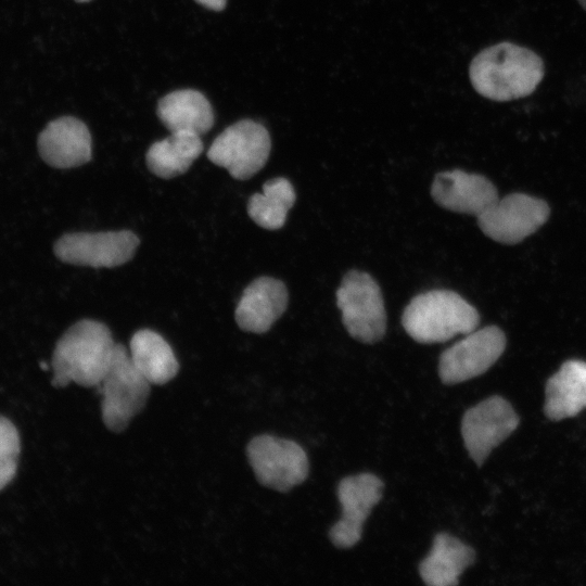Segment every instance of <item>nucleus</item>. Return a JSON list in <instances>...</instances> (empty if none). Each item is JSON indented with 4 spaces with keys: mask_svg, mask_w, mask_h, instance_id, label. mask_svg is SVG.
I'll return each mask as SVG.
<instances>
[{
    "mask_svg": "<svg viewBox=\"0 0 586 586\" xmlns=\"http://www.w3.org/2000/svg\"><path fill=\"white\" fill-rule=\"evenodd\" d=\"M472 87L484 98L510 101L531 94L544 77V63L533 51L500 42L477 53L469 67Z\"/></svg>",
    "mask_w": 586,
    "mask_h": 586,
    "instance_id": "obj_1",
    "label": "nucleus"
},
{
    "mask_svg": "<svg viewBox=\"0 0 586 586\" xmlns=\"http://www.w3.org/2000/svg\"><path fill=\"white\" fill-rule=\"evenodd\" d=\"M115 342L102 322L82 319L71 326L55 344L52 354V385L64 387L71 382L98 386L110 366Z\"/></svg>",
    "mask_w": 586,
    "mask_h": 586,
    "instance_id": "obj_2",
    "label": "nucleus"
},
{
    "mask_svg": "<svg viewBox=\"0 0 586 586\" xmlns=\"http://www.w3.org/2000/svg\"><path fill=\"white\" fill-rule=\"evenodd\" d=\"M480 315L474 306L450 290H431L416 295L405 307L402 324L418 343L449 341L474 331Z\"/></svg>",
    "mask_w": 586,
    "mask_h": 586,
    "instance_id": "obj_3",
    "label": "nucleus"
},
{
    "mask_svg": "<svg viewBox=\"0 0 586 586\" xmlns=\"http://www.w3.org/2000/svg\"><path fill=\"white\" fill-rule=\"evenodd\" d=\"M98 387L102 394V421L115 433L127 429L131 419L144 408L151 392V383L120 343L115 344L110 366Z\"/></svg>",
    "mask_w": 586,
    "mask_h": 586,
    "instance_id": "obj_4",
    "label": "nucleus"
},
{
    "mask_svg": "<svg viewBox=\"0 0 586 586\" xmlns=\"http://www.w3.org/2000/svg\"><path fill=\"white\" fill-rule=\"evenodd\" d=\"M336 305L348 334L362 343L381 341L386 331V311L381 289L367 272L349 270L336 290Z\"/></svg>",
    "mask_w": 586,
    "mask_h": 586,
    "instance_id": "obj_5",
    "label": "nucleus"
},
{
    "mask_svg": "<svg viewBox=\"0 0 586 586\" xmlns=\"http://www.w3.org/2000/svg\"><path fill=\"white\" fill-rule=\"evenodd\" d=\"M271 150L268 130L252 119H241L218 135L207 151L208 160L238 180H246L267 163Z\"/></svg>",
    "mask_w": 586,
    "mask_h": 586,
    "instance_id": "obj_6",
    "label": "nucleus"
},
{
    "mask_svg": "<svg viewBox=\"0 0 586 586\" xmlns=\"http://www.w3.org/2000/svg\"><path fill=\"white\" fill-rule=\"evenodd\" d=\"M246 454L259 484L278 492L302 484L309 472L305 450L290 440L262 434L251 440Z\"/></svg>",
    "mask_w": 586,
    "mask_h": 586,
    "instance_id": "obj_7",
    "label": "nucleus"
},
{
    "mask_svg": "<svg viewBox=\"0 0 586 586\" xmlns=\"http://www.w3.org/2000/svg\"><path fill=\"white\" fill-rule=\"evenodd\" d=\"M140 243L129 230L71 232L60 237L53 252L63 263L92 268H113L129 262Z\"/></svg>",
    "mask_w": 586,
    "mask_h": 586,
    "instance_id": "obj_8",
    "label": "nucleus"
},
{
    "mask_svg": "<svg viewBox=\"0 0 586 586\" xmlns=\"http://www.w3.org/2000/svg\"><path fill=\"white\" fill-rule=\"evenodd\" d=\"M506 342L505 333L495 326L475 329L466 334L441 354V381L444 384H456L484 373L501 356Z\"/></svg>",
    "mask_w": 586,
    "mask_h": 586,
    "instance_id": "obj_9",
    "label": "nucleus"
},
{
    "mask_svg": "<svg viewBox=\"0 0 586 586\" xmlns=\"http://www.w3.org/2000/svg\"><path fill=\"white\" fill-rule=\"evenodd\" d=\"M549 206L540 199L511 193L493 203L476 217L482 232L504 244H515L534 233L549 217Z\"/></svg>",
    "mask_w": 586,
    "mask_h": 586,
    "instance_id": "obj_10",
    "label": "nucleus"
},
{
    "mask_svg": "<svg viewBox=\"0 0 586 586\" xmlns=\"http://www.w3.org/2000/svg\"><path fill=\"white\" fill-rule=\"evenodd\" d=\"M519 425V417L509 402L491 396L469 408L461 421V434L472 460L482 466L491 451Z\"/></svg>",
    "mask_w": 586,
    "mask_h": 586,
    "instance_id": "obj_11",
    "label": "nucleus"
},
{
    "mask_svg": "<svg viewBox=\"0 0 586 586\" xmlns=\"http://www.w3.org/2000/svg\"><path fill=\"white\" fill-rule=\"evenodd\" d=\"M383 487V482L372 473H359L341 480L336 494L342 517L329 530V538L335 547L351 548L360 540L364 523L380 501Z\"/></svg>",
    "mask_w": 586,
    "mask_h": 586,
    "instance_id": "obj_12",
    "label": "nucleus"
},
{
    "mask_svg": "<svg viewBox=\"0 0 586 586\" xmlns=\"http://www.w3.org/2000/svg\"><path fill=\"white\" fill-rule=\"evenodd\" d=\"M92 141L88 127L73 116L51 120L37 139L40 157L49 166L67 169L88 163L92 156Z\"/></svg>",
    "mask_w": 586,
    "mask_h": 586,
    "instance_id": "obj_13",
    "label": "nucleus"
},
{
    "mask_svg": "<svg viewBox=\"0 0 586 586\" xmlns=\"http://www.w3.org/2000/svg\"><path fill=\"white\" fill-rule=\"evenodd\" d=\"M431 195L445 209L475 217L498 200L497 190L487 178L460 169L436 174Z\"/></svg>",
    "mask_w": 586,
    "mask_h": 586,
    "instance_id": "obj_14",
    "label": "nucleus"
},
{
    "mask_svg": "<svg viewBox=\"0 0 586 586\" xmlns=\"http://www.w3.org/2000/svg\"><path fill=\"white\" fill-rule=\"evenodd\" d=\"M289 301L285 284L271 277H259L243 291L234 318L246 332L265 333L285 311Z\"/></svg>",
    "mask_w": 586,
    "mask_h": 586,
    "instance_id": "obj_15",
    "label": "nucleus"
},
{
    "mask_svg": "<svg viewBox=\"0 0 586 586\" xmlns=\"http://www.w3.org/2000/svg\"><path fill=\"white\" fill-rule=\"evenodd\" d=\"M157 116L170 132L206 133L214 124L208 100L194 89L173 91L157 103Z\"/></svg>",
    "mask_w": 586,
    "mask_h": 586,
    "instance_id": "obj_16",
    "label": "nucleus"
},
{
    "mask_svg": "<svg viewBox=\"0 0 586 586\" xmlns=\"http://www.w3.org/2000/svg\"><path fill=\"white\" fill-rule=\"evenodd\" d=\"M544 412L550 420L576 416L586 408V361L568 360L545 388Z\"/></svg>",
    "mask_w": 586,
    "mask_h": 586,
    "instance_id": "obj_17",
    "label": "nucleus"
},
{
    "mask_svg": "<svg viewBox=\"0 0 586 586\" xmlns=\"http://www.w3.org/2000/svg\"><path fill=\"white\" fill-rule=\"evenodd\" d=\"M474 559L475 552L470 546L447 533H438L430 553L419 565V573L426 585L454 586Z\"/></svg>",
    "mask_w": 586,
    "mask_h": 586,
    "instance_id": "obj_18",
    "label": "nucleus"
},
{
    "mask_svg": "<svg viewBox=\"0 0 586 586\" xmlns=\"http://www.w3.org/2000/svg\"><path fill=\"white\" fill-rule=\"evenodd\" d=\"M130 357L151 384H165L179 371L178 360L167 341L150 329L137 331L130 339Z\"/></svg>",
    "mask_w": 586,
    "mask_h": 586,
    "instance_id": "obj_19",
    "label": "nucleus"
},
{
    "mask_svg": "<svg viewBox=\"0 0 586 586\" xmlns=\"http://www.w3.org/2000/svg\"><path fill=\"white\" fill-rule=\"evenodd\" d=\"M203 152L200 136L190 132H170L154 142L145 154L149 170L155 176L170 179L184 174Z\"/></svg>",
    "mask_w": 586,
    "mask_h": 586,
    "instance_id": "obj_20",
    "label": "nucleus"
},
{
    "mask_svg": "<svg viewBox=\"0 0 586 586\" xmlns=\"http://www.w3.org/2000/svg\"><path fill=\"white\" fill-rule=\"evenodd\" d=\"M296 200L292 183L278 177L266 181L262 193H254L247 202V213L252 220L267 230L283 227L286 215Z\"/></svg>",
    "mask_w": 586,
    "mask_h": 586,
    "instance_id": "obj_21",
    "label": "nucleus"
},
{
    "mask_svg": "<svg viewBox=\"0 0 586 586\" xmlns=\"http://www.w3.org/2000/svg\"><path fill=\"white\" fill-rule=\"evenodd\" d=\"M20 435L15 425L0 416V491L14 477L20 456Z\"/></svg>",
    "mask_w": 586,
    "mask_h": 586,
    "instance_id": "obj_22",
    "label": "nucleus"
},
{
    "mask_svg": "<svg viewBox=\"0 0 586 586\" xmlns=\"http://www.w3.org/2000/svg\"><path fill=\"white\" fill-rule=\"evenodd\" d=\"M204 8L213 11H222L226 8L227 0H195Z\"/></svg>",
    "mask_w": 586,
    "mask_h": 586,
    "instance_id": "obj_23",
    "label": "nucleus"
},
{
    "mask_svg": "<svg viewBox=\"0 0 586 586\" xmlns=\"http://www.w3.org/2000/svg\"><path fill=\"white\" fill-rule=\"evenodd\" d=\"M581 5L586 10V0H577Z\"/></svg>",
    "mask_w": 586,
    "mask_h": 586,
    "instance_id": "obj_24",
    "label": "nucleus"
},
{
    "mask_svg": "<svg viewBox=\"0 0 586 586\" xmlns=\"http://www.w3.org/2000/svg\"><path fill=\"white\" fill-rule=\"evenodd\" d=\"M76 2H79V3H85V2H89L91 0H75Z\"/></svg>",
    "mask_w": 586,
    "mask_h": 586,
    "instance_id": "obj_25",
    "label": "nucleus"
}]
</instances>
